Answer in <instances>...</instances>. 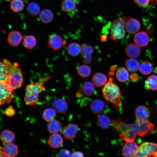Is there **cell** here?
<instances>
[{"instance_id": "6da1fadb", "label": "cell", "mask_w": 157, "mask_h": 157, "mask_svg": "<svg viewBox=\"0 0 157 157\" xmlns=\"http://www.w3.org/2000/svg\"><path fill=\"white\" fill-rule=\"evenodd\" d=\"M114 129L119 133L122 140L126 142H133L138 135V128L136 123L127 124L126 121L118 119L112 120Z\"/></svg>"}, {"instance_id": "7a4b0ae2", "label": "cell", "mask_w": 157, "mask_h": 157, "mask_svg": "<svg viewBox=\"0 0 157 157\" xmlns=\"http://www.w3.org/2000/svg\"><path fill=\"white\" fill-rule=\"evenodd\" d=\"M52 77V74H50L37 82L31 83L26 86L24 100L27 104L34 105L37 104L40 93L44 89V84Z\"/></svg>"}, {"instance_id": "3957f363", "label": "cell", "mask_w": 157, "mask_h": 157, "mask_svg": "<svg viewBox=\"0 0 157 157\" xmlns=\"http://www.w3.org/2000/svg\"><path fill=\"white\" fill-rule=\"evenodd\" d=\"M113 78L109 76L108 81L102 89L103 95L106 101L119 108L121 106V92L119 87L113 82Z\"/></svg>"}, {"instance_id": "277c9868", "label": "cell", "mask_w": 157, "mask_h": 157, "mask_svg": "<svg viewBox=\"0 0 157 157\" xmlns=\"http://www.w3.org/2000/svg\"><path fill=\"white\" fill-rule=\"evenodd\" d=\"M3 62L7 66L8 76L7 83L13 90L20 87L23 83V77L22 71L17 63H13L6 58Z\"/></svg>"}, {"instance_id": "5b68a950", "label": "cell", "mask_w": 157, "mask_h": 157, "mask_svg": "<svg viewBox=\"0 0 157 157\" xmlns=\"http://www.w3.org/2000/svg\"><path fill=\"white\" fill-rule=\"evenodd\" d=\"M129 18L122 17L115 19L112 21L109 35L110 39L117 41L124 37L126 31L125 24Z\"/></svg>"}, {"instance_id": "8992f818", "label": "cell", "mask_w": 157, "mask_h": 157, "mask_svg": "<svg viewBox=\"0 0 157 157\" xmlns=\"http://www.w3.org/2000/svg\"><path fill=\"white\" fill-rule=\"evenodd\" d=\"M157 157V143L145 142L142 144L139 147L135 157Z\"/></svg>"}, {"instance_id": "52a82bcc", "label": "cell", "mask_w": 157, "mask_h": 157, "mask_svg": "<svg viewBox=\"0 0 157 157\" xmlns=\"http://www.w3.org/2000/svg\"><path fill=\"white\" fill-rule=\"evenodd\" d=\"M13 90L6 81L0 82V105L12 101L15 95Z\"/></svg>"}, {"instance_id": "ba28073f", "label": "cell", "mask_w": 157, "mask_h": 157, "mask_svg": "<svg viewBox=\"0 0 157 157\" xmlns=\"http://www.w3.org/2000/svg\"><path fill=\"white\" fill-rule=\"evenodd\" d=\"M138 127V135L142 137L152 133L154 131V125L148 119H137L135 120Z\"/></svg>"}, {"instance_id": "9c48e42d", "label": "cell", "mask_w": 157, "mask_h": 157, "mask_svg": "<svg viewBox=\"0 0 157 157\" xmlns=\"http://www.w3.org/2000/svg\"><path fill=\"white\" fill-rule=\"evenodd\" d=\"M139 148L137 144L133 142H126L122 149V155L127 157H135Z\"/></svg>"}, {"instance_id": "30bf717a", "label": "cell", "mask_w": 157, "mask_h": 157, "mask_svg": "<svg viewBox=\"0 0 157 157\" xmlns=\"http://www.w3.org/2000/svg\"><path fill=\"white\" fill-rule=\"evenodd\" d=\"M0 157H14L18 153V148L15 144L9 143L2 148L0 147Z\"/></svg>"}, {"instance_id": "8fae6325", "label": "cell", "mask_w": 157, "mask_h": 157, "mask_svg": "<svg viewBox=\"0 0 157 157\" xmlns=\"http://www.w3.org/2000/svg\"><path fill=\"white\" fill-rule=\"evenodd\" d=\"M78 130L77 124L69 123L63 128L62 134L66 139L72 140L75 138Z\"/></svg>"}, {"instance_id": "7c38bea8", "label": "cell", "mask_w": 157, "mask_h": 157, "mask_svg": "<svg viewBox=\"0 0 157 157\" xmlns=\"http://www.w3.org/2000/svg\"><path fill=\"white\" fill-rule=\"evenodd\" d=\"M49 46L52 49L57 50L64 46L65 43V40L58 35L53 34L49 37L48 41Z\"/></svg>"}, {"instance_id": "4fadbf2b", "label": "cell", "mask_w": 157, "mask_h": 157, "mask_svg": "<svg viewBox=\"0 0 157 157\" xmlns=\"http://www.w3.org/2000/svg\"><path fill=\"white\" fill-rule=\"evenodd\" d=\"M140 24L137 19L130 18L127 19L125 24L126 31L132 34L137 33L140 29Z\"/></svg>"}, {"instance_id": "5bb4252c", "label": "cell", "mask_w": 157, "mask_h": 157, "mask_svg": "<svg viewBox=\"0 0 157 157\" xmlns=\"http://www.w3.org/2000/svg\"><path fill=\"white\" fill-rule=\"evenodd\" d=\"M133 40L135 43L141 47L146 46L149 42V35L144 31L137 33L134 36Z\"/></svg>"}, {"instance_id": "9a60e30c", "label": "cell", "mask_w": 157, "mask_h": 157, "mask_svg": "<svg viewBox=\"0 0 157 157\" xmlns=\"http://www.w3.org/2000/svg\"><path fill=\"white\" fill-rule=\"evenodd\" d=\"M94 52L93 47L88 44L81 46V53L83 56L84 63L87 64L90 63L92 60V54Z\"/></svg>"}, {"instance_id": "2e32d148", "label": "cell", "mask_w": 157, "mask_h": 157, "mask_svg": "<svg viewBox=\"0 0 157 157\" xmlns=\"http://www.w3.org/2000/svg\"><path fill=\"white\" fill-rule=\"evenodd\" d=\"M47 142L51 147L57 149L62 145L63 140L60 134L55 133L53 134L49 137Z\"/></svg>"}, {"instance_id": "e0dca14e", "label": "cell", "mask_w": 157, "mask_h": 157, "mask_svg": "<svg viewBox=\"0 0 157 157\" xmlns=\"http://www.w3.org/2000/svg\"><path fill=\"white\" fill-rule=\"evenodd\" d=\"M52 106L57 112L64 113L67 111L68 106L66 101L62 98L57 99L52 102Z\"/></svg>"}, {"instance_id": "ac0fdd59", "label": "cell", "mask_w": 157, "mask_h": 157, "mask_svg": "<svg viewBox=\"0 0 157 157\" xmlns=\"http://www.w3.org/2000/svg\"><path fill=\"white\" fill-rule=\"evenodd\" d=\"M135 115L137 119L145 120L148 119L149 117L150 112L147 107L142 105L139 106L136 108Z\"/></svg>"}, {"instance_id": "d6986e66", "label": "cell", "mask_w": 157, "mask_h": 157, "mask_svg": "<svg viewBox=\"0 0 157 157\" xmlns=\"http://www.w3.org/2000/svg\"><path fill=\"white\" fill-rule=\"evenodd\" d=\"M125 52L128 57L135 58L140 55L141 52V49L140 46L135 44L131 43L126 47Z\"/></svg>"}, {"instance_id": "ffe728a7", "label": "cell", "mask_w": 157, "mask_h": 157, "mask_svg": "<svg viewBox=\"0 0 157 157\" xmlns=\"http://www.w3.org/2000/svg\"><path fill=\"white\" fill-rule=\"evenodd\" d=\"M22 40L21 33L17 31H13L9 34L7 41L9 44L11 46H18Z\"/></svg>"}, {"instance_id": "44dd1931", "label": "cell", "mask_w": 157, "mask_h": 157, "mask_svg": "<svg viewBox=\"0 0 157 157\" xmlns=\"http://www.w3.org/2000/svg\"><path fill=\"white\" fill-rule=\"evenodd\" d=\"M90 107L91 111L93 113L98 114L101 113L104 110L105 105L104 102L102 100L97 99L91 102Z\"/></svg>"}, {"instance_id": "7402d4cb", "label": "cell", "mask_w": 157, "mask_h": 157, "mask_svg": "<svg viewBox=\"0 0 157 157\" xmlns=\"http://www.w3.org/2000/svg\"><path fill=\"white\" fill-rule=\"evenodd\" d=\"M77 0H63L61 7L63 10L68 13H72L76 8Z\"/></svg>"}, {"instance_id": "603a6c76", "label": "cell", "mask_w": 157, "mask_h": 157, "mask_svg": "<svg viewBox=\"0 0 157 157\" xmlns=\"http://www.w3.org/2000/svg\"><path fill=\"white\" fill-rule=\"evenodd\" d=\"M92 81L94 84L97 87H101L106 83L107 77L104 74L97 72L93 76Z\"/></svg>"}, {"instance_id": "cb8c5ba5", "label": "cell", "mask_w": 157, "mask_h": 157, "mask_svg": "<svg viewBox=\"0 0 157 157\" xmlns=\"http://www.w3.org/2000/svg\"><path fill=\"white\" fill-rule=\"evenodd\" d=\"M62 128L61 122L56 119H54L49 122L47 125V130L49 133L51 134L58 133Z\"/></svg>"}, {"instance_id": "d4e9b609", "label": "cell", "mask_w": 157, "mask_h": 157, "mask_svg": "<svg viewBox=\"0 0 157 157\" xmlns=\"http://www.w3.org/2000/svg\"><path fill=\"white\" fill-rule=\"evenodd\" d=\"M128 70L124 67H118L116 71L115 76L119 82H124L127 81L129 77Z\"/></svg>"}, {"instance_id": "484cf974", "label": "cell", "mask_w": 157, "mask_h": 157, "mask_svg": "<svg viewBox=\"0 0 157 157\" xmlns=\"http://www.w3.org/2000/svg\"><path fill=\"white\" fill-rule=\"evenodd\" d=\"M53 17V13L49 9H45L40 12L39 18L41 22L43 23H49L52 20Z\"/></svg>"}, {"instance_id": "4316f807", "label": "cell", "mask_w": 157, "mask_h": 157, "mask_svg": "<svg viewBox=\"0 0 157 157\" xmlns=\"http://www.w3.org/2000/svg\"><path fill=\"white\" fill-rule=\"evenodd\" d=\"M139 62L134 58H130L127 60L125 62V65L127 70L130 72H137L140 66Z\"/></svg>"}, {"instance_id": "83f0119b", "label": "cell", "mask_w": 157, "mask_h": 157, "mask_svg": "<svg viewBox=\"0 0 157 157\" xmlns=\"http://www.w3.org/2000/svg\"><path fill=\"white\" fill-rule=\"evenodd\" d=\"M97 122L98 126L100 128L105 129L109 127L111 121L108 116L104 114H101L98 116Z\"/></svg>"}, {"instance_id": "f1b7e54d", "label": "cell", "mask_w": 157, "mask_h": 157, "mask_svg": "<svg viewBox=\"0 0 157 157\" xmlns=\"http://www.w3.org/2000/svg\"><path fill=\"white\" fill-rule=\"evenodd\" d=\"M153 67L152 63L147 60L142 62L140 64L139 70L140 73L143 75H148L152 71Z\"/></svg>"}, {"instance_id": "f546056e", "label": "cell", "mask_w": 157, "mask_h": 157, "mask_svg": "<svg viewBox=\"0 0 157 157\" xmlns=\"http://www.w3.org/2000/svg\"><path fill=\"white\" fill-rule=\"evenodd\" d=\"M81 47L79 44L73 42L69 44L68 46L67 52L70 55L75 57L78 56L81 53Z\"/></svg>"}, {"instance_id": "4dcf8cb0", "label": "cell", "mask_w": 157, "mask_h": 157, "mask_svg": "<svg viewBox=\"0 0 157 157\" xmlns=\"http://www.w3.org/2000/svg\"><path fill=\"white\" fill-rule=\"evenodd\" d=\"M0 139L1 141L6 144L12 143L14 140L15 134L11 131L4 130L1 134Z\"/></svg>"}, {"instance_id": "1f68e13d", "label": "cell", "mask_w": 157, "mask_h": 157, "mask_svg": "<svg viewBox=\"0 0 157 157\" xmlns=\"http://www.w3.org/2000/svg\"><path fill=\"white\" fill-rule=\"evenodd\" d=\"M77 74L83 78L89 77L91 73V67L86 65L83 64L78 66L77 69Z\"/></svg>"}, {"instance_id": "d6a6232c", "label": "cell", "mask_w": 157, "mask_h": 157, "mask_svg": "<svg viewBox=\"0 0 157 157\" xmlns=\"http://www.w3.org/2000/svg\"><path fill=\"white\" fill-rule=\"evenodd\" d=\"M36 41L35 37L32 35L26 36L24 39L23 44L24 47L28 49H31L35 46Z\"/></svg>"}, {"instance_id": "836d02e7", "label": "cell", "mask_w": 157, "mask_h": 157, "mask_svg": "<svg viewBox=\"0 0 157 157\" xmlns=\"http://www.w3.org/2000/svg\"><path fill=\"white\" fill-rule=\"evenodd\" d=\"M94 84L90 81L84 83L82 86V90L83 93L88 96H91L95 91Z\"/></svg>"}, {"instance_id": "e575fe53", "label": "cell", "mask_w": 157, "mask_h": 157, "mask_svg": "<svg viewBox=\"0 0 157 157\" xmlns=\"http://www.w3.org/2000/svg\"><path fill=\"white\" fill-rule=\"evenodd\" d=\"M26 9L28 14L32 16L37 15L40 11L39 5L34 2H31L29 3L27 6Z\"/></svg>"}, {"instance_id": "d590c367", "label": "cell", "mask_w": 157, "mask_h": 157, "mask_svg": "<svg viewBox=\"0 0 157 157\" xmlns=\"http://www.w3.org/2000/svg\"><path fill=\"white\" fill-rule=\"evenodd\" d=\"M24 7V3L22 0H12L10 3V8L15 12L22 11Z\"/></svg>"}, {"instance_id": "8d00e7d4", "label": "cell", "mask_w": 157, "mask_h": 157, "mask_svg": "<svg viewBox=\"0 0 157 157\" xmlns=\"http://www.w3.org/2000/svg\"><path fill=\"white\" fill-rule=\"evenodd\" d=\"M147 88L149 90H157V76L152 75L147 79L146 82Z\"/></svg>"}, {"instance_id": "74e56055", "label": "cell", "mask_w": 157, "mask_h": 157, "mask_svg": "<svg viewBox=\"0 0 157 157\" xmlns=\"http://www.w3.org/2000/svg\"><path fill=\"white\" fill-rule=\"evenodd\" d=\"M56 115V110L51 108L46 109L44 111L42 117L47 122H49L54 119Z\"/></svg>"}, {"instance_id": "f35d334b", "label": "cell", "mask_w": 157, "mask_h": 157, "mask_svg": "<svg viewBox=\"0 0 157 157\" xmlns=\"http://www.w3.org/2000/svg\"><path fill=\"white\" fill-rule=\"evenodd\" d=\"M0 81H7L8 76V67L3 62H0Z\"/></svg>"}, {"instance_id": "ab89813d", "label": "cell", "mask_w": 157, "mask_h": 157, "mask_svg": "<svg viewBox=\"0 0 157 157\" xmlns=\"http://www.w3.org/2000/svg\"><path fill=\"white\" fill-rule=\"evenodd\" d=\"M15 113V110L11 106H9L4 111V113L7 116H13Z\"/></svg>"}, {"instance_id": "60d3db41", "label": "cell", "mask_w": 157, "mask_h": 157, "mask_svg": "<svg viewBox=\"0 0 157 157\" xmlns=\"http://www.w3.org/2000/svg\"><path fill=\"white\" fill-rule=\"evenodd\" d=\"M71 156L70 151L66 149L61 150L57 154V156L58 157H70Z\"/></svg>"}, {"instance_id": "b9f144b4", "label": "cell", "mask_w": 157, "mask_h": 157, "mask_svg": "<svg viewBox=\"0 0 157 157\" xmlns=\"http://www.w3.org/2000/svg\"><path fill=\"white\" fill-rule=\"evenodd\" d=\"M151 0H133V2L138 5L145 7L149 4Z\"/></svg>"}, {"instance_id": "7bdbcfd3", "label": "cell", "mask_w": 157, "mask_h": 157, "mask_svg": "<svg viewBox=\"0 0 157 157\" xmlns=\"http://www.w3.org/2000/svg\"><path fill=\"white\" fill-rule=\"evenodd\" d=\"M139 78L138 74L136 73L132 74L130 76V80L133 82H137L139 80Z\"/></svg>"}, {"instance_id": "ee69618b", "label": "cell", "mask_w": 157, "mask_h": 157, "mask_svg": "<svg viewBox=\"0 0 157 157\" xmlns=\"http://www.w3.org/2000/svg\"><path fill=\"white\" fill-rule=\"evenodd\" d=\"M84 155L83 153L80 151H76L72 154L71 157H83Z\"/></svg>"}, {"instance_id": "f6af8a7d", "label": "cell", "mask_w": 157, "mask_h": 157, "mask_svg": "<svg viewBox=\"0 0 157 157\" xmlns=\"http://www.w3.org/2000/svg\"><path fill=\"white\" fill-rule=\"evenodd\" d=\"M101 41V42H104L107 40V36L105 34H104L102 35L100 38Z\"/></svg>"}, {"instance_id": "bcb514c9", "label": "cell", "mask_w": 157, "mask_h": 157, "mask_svg": "<svg viewBox=\"0 0 157 157\" xmlns=\"http://www.w3.org/2000/svg\"><path fill=\"white\" fill-rule=\"evenodd\" d=\"M116 68V67L115 65H113L110 68V71H114V70H115Z\"/></svg>"}, {"instance_id": "7dc6e473", "label": "cell", "mask_w": 157, "mask_h": 157, "mask_svg": "<svg viewBox=\"0 0 157 157\" xmlns=\"http://www.w3.org/2000/svg\"><path fill=\"white\" fill-rule=\"evenodd\" d=\"M81 92L79 91L76 93V95L77 97H80L81 96Z\"/></svg>"}, {"instance_id": "c3c4849f", "label": "cell", "mask_w": 157, "mask_h": 157, "mask_svg": "<svg viewBox=\"0 0 157 157\" xmlns=\"http://www.w3.org/2000/svg\"><path fill=\"white\" fill-rule=\"evenodd\" d=\"M151 1L154 4L157 5V0H151Z\"/></svg>"}]
</instances>
